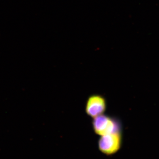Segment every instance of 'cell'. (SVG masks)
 <instances>
[{"label": "cell", "mask_w": 159, "mask_h": 159, "mask_svg": "<svg viewBox=\"0 0 159 159\" xmlns=\"http://www.w3.org/2000/svg\"><path fill=\"white\" fill-rule=\"evenodd\" d=\"M122 139V130L102 136L99 141V149L107 154L115 153L121 147Z\"/></svg>", "instance_id": "2"}, {"label": "cell", "mask_w": 159, "mask_h": 159, "mask_svg": "<svg viewBox=\"0 0 159 159\" xmlns=\"http://www.w3.org/2000/svg\"><path fill=\"white\" fill-rule=\"evenodd\" d=\"M107 101L105 97L99 94L90 96L86 101L85 112L88 116L93 118L104 114L107 109Z\"/></svg>", "instance_id": "3"}, {"label": "cell", "mask_w": 159, "mask_h": 159, "mask_svg": "<svg viewBox=\"0 0 159 159\" xmlns=\"http://www.w3.org/2000/svg\"><path fill=\"white\" fill-rule=\"evenodd\" d=\"M92 124L95 132L101 136L122 130L119 120L104 114L93 118Z\"/></svg>", "instance_id": "1"}]
</instances>
